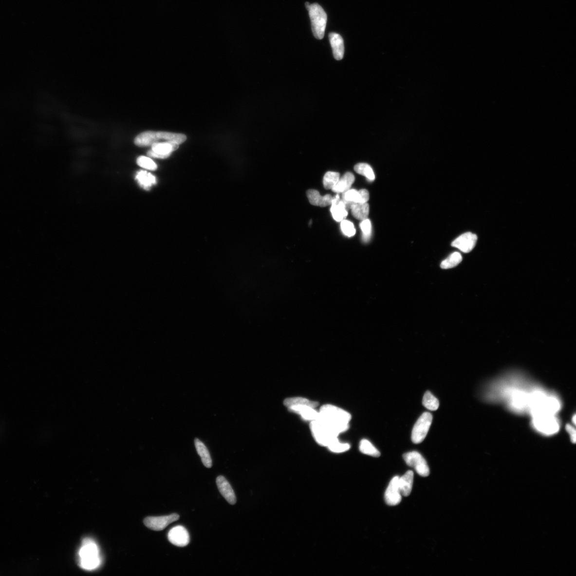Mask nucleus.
<instances>
[{
	"label": "nucleus",
	"mask_w": 576,
	"mask_h": 576,
	"mask_svg": "<svg viewBox=\"0 0 576 576\" xmlns=\"http://www.w3.org/2000/svg\"><path fill=\"white\" fill-rule=\"evenodd\" d=\"M351 418L349 412L332 405L322 406L318 411V419L338 434L349 428Z\"/></svg>",
	"instance_id": "1"
},
{
	"label": "nucleus",
	"mask_w": 576,
	"mask_h": 576,
	"mask_svg": "<svg viewBox=\"0 0 576 576\" xmlns=\"http://www.w3.org/2000/svg\"><path fill=\"white\" fill-rule=\"evenodd\" d=\"M161 140H164L166 142L180 145L186 141V136L182 133L146 131L139 134L136 137L135 144L138 147H149L159 143Z\"/></svg>",
	"instance_id": "2"
},
{
	"label": "nucleus",
	"mask_w": 576,
	"mask_h": 576,
	"mask_svg": "<svg viewBox=\"0 0 576 576\" xmlns=\"http://www.w3.org/2000/svg\"><path fill=\"white\" fill-rule=\"evenodd\" d=\"M305 6L309 12L313 34L316 38L321 40L325 33L327 15L318 3L306 2Z\"/></svg>",
	"instance_id": "3"
},
{
	"label": "nucleus",
	"mask_w": 576,
	"mask_h": 576,
	"mask_svg": "<svg viewBox=\"0 0 576 576\" xmlns=\"http://www.w3.org/2000/svg\"><path fill=\"white\" fill-rule=\"evenodd\" d=\"M80 567L87 570L97 568L100 564L98 547L91 539H85L79 551Z\"/></svg>",
	"instance_id": "4"
},
{
	"label": "nucleus",
	"mask_w": 576,
	"mask_h": 576,
	"mask_svg": "<svg viewBox=\"0 0 576 576\" xmlns=\"http://www.w3.org/2000/svg\"><path fill=\"white\" fill-rule=\"evenodd\" d=\"M310 429L313 438L320 446L328 447L338 440V434L319 419L311 422Z\"/></svg>",
	"instance_id": "5"
},
{
	"label": "nucleus",
	"mask_w": 576,
	"mask_h": 576,
	"mask_svg": "<svg viewBox=\"0 0 576 576\" xmlns=\"http://www.w3.org/2000/svg\"><path fill=\"white\" fill-rule=\"evenodd\" d=\"M532 417L534 428L542 434L553 435L560 428V423L556 415L544 414Z\"/></svg>",
	"instance_id": "6"
},
{
	"label": "nucleus",
	"mask_w": 576,
	"mask_h": 576,
	"mask_svg": "<svg viewBox=\"0 0 576 576\" xmlns=\"http://www.w3.org/2000/svg\"><path fill=\"white\" fill-rule=\"evenodd\" d=\"M432 420V415L429 412H424L418 418L413 427L411 434V440L413 443L421 444L426 439Z\"/></svg>",
	"instance_id": "7"
},
{
	"label": "nucleus",
	"mask_w": 576,
	"mask_h": 576,
	"mask_svg": "<svg viewBox=\"0 0 576 576\" xmlns=\"http://www.w3.org/2000/svg\"><path fill=\"white\" fill-rule=\"evenodd\" d=\"M404 460L408 466L414 468L416 472L421 477H427L429 474V468L427 462L420 453L412 451L406 453L404 456Z\"/></svg>",
	"instance_id": "8"
},
{
	"label": "nucleus",
	"mask_w": 576,
	"mask_h": 576,
	"mask_svg": "<svg viewBox=\"0 0 576 576\" xmlns=\"http://www.w3.org/2000/svg\"><path fill=\"white\" fill-rule=\"evenodd\" d=\"M180 519L178 514L174 513L169 516L162 517H149L145 518L144 523L149 529L154 531L164 530L167 525Z\"/></svg>",
	"instance_id": "9"
},
{
	"label": "nucleus",
	"mask_w": 576,
	"mask_h": 576,
	"mask_svg": "<svg viewBox=\"0 0 576 576\" xmlns=\"http://www.w3.org/2000/svg\"><path fill=\"white\" fill-rule=\"evenodd\" d=\"M369 193L366 189H362L357 191L354 189H350L342 194V201L344 203L346 209H350L352 204L366 203L369 200Z\"/></svg>",
	"instance_id": "10"
},
{
	"label": "nucleus",
	"mask_w": 576,
	"mask_h": 576,
	"mask_svg": "<svg viewBox=\"0 0 576 576\" xmlns=\"http://www.w3.org/2000/svg\"><path fill=\"white\" fill-rule=\"evenodd\" d=\"M478 240L477 235L467 232L457 238L451 245L464 253H468L474 249Z\"/></svg>",
	"instance_id": "11"
},
{
	"label": "nucleus",
	"mask_w": 576,
	"mask_h": 576,
	"mask_svg": "<svg viewBox=\"0 0 576 576\" xmlns=\"http://www.w3.org/2000/svg\"><path fill=\"white\" fill-rule=\"evenodd\" d=\"M399 477L396 476L391 480L385 491V500L390 506H396L401 502L402 495L399 487Z\"/></svg>",
	"instance_id": "12"
},
{
	"label": "nucleus",
	"mask_w": 576,
	"mask_h": 576,
	"mask_svg": "<svg viewBox=\"0 0 576 576\" xmlns=\"http://www.w3.org/2000/svg\"><path fill=\"white\" fill-rule=\"evenodd\" d=\"M167 538L171 544L178 547L186 546L189 542L188 531L182 525L172 528L167 535Z\"/></svg>",
	"instance_id": "13"
},
{
	"label": "nucleus",
	"mask_w": 576,
	"mask_h": 576,
	"mask_svg": "<svg viewBox=\"0 0 576 576\" xmlns=\"http://www.w3.org/2000/svg\"><path fill=\"white\" fill-rule=\"evenodd\" d=\"M216 483L221 494L229 504H236L237 502L236 495H235L231 485L226 478L223 476H219L217 478Z\"/></svg>",
	"instance_id": "14"
},
{
	"label": "nucleus",
	"mask_w": 576,
	"mask_h": 576,
	"mask_svg": "<svg viewBox=\"0 0 576 576\" xmlns=\"http://www.w3.org/2000/svg\"><path fill=\"white\" fill-rule=\"evenodd\" d=\"M330 42L333 49L334 58L338 60L344 57L345 48L343 38L338 33L332 32L329 35Z\"/></svg>",
	"instance_id": "15"
},
{
	"label": "nucleus",
	"mask_w": 576,
	"mask_h": 576,
	"mask_svg": "<svg viewBox=\"0 0 576 576\" xmlns=\"http://www.w3.org/2000/svg\"><path fill=\"white\" fill-rule=\"evenodd\" d=\"M307 196L311 204L320 207H326L331 205L334 198L329 194L322 196L320 193L315 189H309L307 192Z\"/></svg>",
	"instance_id": "16"
},
{
	"label": "nucleus",
	"mask_w": 576,
	"mask_h": 576,
	"mask_svg": "<svg viewBox=\"0 0 576 576\" xmlns=\"http://www.w3.org/2000/svg\"><path fill=\"white\" fill-rule=\"evenodd\" d=\"M290 412L297 413L300 415L304 420L312 422L316 420L318 417V411L315 408L312 407L301 405L294 406L288 408Z\"/></svg>",
	"instance_id": "17"
},
{
	"label": "nucleus",
	"mask_w": 576,
	"mask_h": 576,
	"mask_svg": "<svg viewBox=\"0 0 576 576\" xmlns=\"http://www.w3.org/2000/svg\"><path fill=\"white\" fill-rule=\"evenodd\" d=\"M331 211L334 219L336 222H342L348 215V210L342 200L340 199L339 194L334 198L331 204Z\"/></svg>",
	"instance_id": "18"
},
{
	"label": "nucleus",
	"mask_w": 576,
	"mask_h": 576,
	"mask_svg": "<svg viewBox=\"0 0 576 576\" xmlns=\"http://www.w3.org/2000/svg\"><path fill=\"white\" fill-rule=\"evenodd\" d=\"M355 181V177L351 172H346L332 189L334 193H343L348 191Z\"/></svg>",
	"instance_id": "19"
},
{
	"label": "nucleus",
	"mask_w": 576,
	"mask_h": 576,
	"mask_svg": "<svg viewBox=\"0 0 576 576\" xmlns=\"http://www.w3.org/2000/svg\"><path fill=\"white\" fill-rule=\"evenodd\" d=\"M413 482V472L407 471L399 479V487L402 496L407 497L411 493Z\"/></svg>",
	"instance_id": "20"
},
{
	"label": "nucleus",
	"mask_w": 576,
	"mask_h": 576,
	"mask_svg": "<svg viewBox=\"0 0 576 576\" xmlns=\"http://www.w3.org/2000/svg\"><path fill=\"white\" fill-rule=\"evenodd\" d=\"M350 209L352 215L356 219L361 221L367 219L369 214V205L367 203L352 204Z\"/></svg>",
	"instance_id": "21"
},
{
	"label": "nucleus",
	"mask_w": 576,
	"mask_h": 576,
	"mask_svg": "<svg viewBox=\"0 0 576 576\" xmlns=\"http://www.w3.org/2000/svg\"><path fill=\"white\" fill-rule=\"evenodd\" d=\"M194 443L198 454L200 456L204 466L207 468L211 467L212 460L208 448H206V446L203 442L198 439H195Z\"/></svg>",
	"instance_id": "22"
},
{
	"label": "nucleus",
	"mask_w": 576,
	"mask_h": 576,
	"mask_svg": "<svg viewBox=\"0 0 576 576\" xmlns=\"http://www.w3.org/2000/svg\"><path fill=\"white\" fill-rule=\"evenodd\" d=\"M179 145L168 142L155 143L152 145L153 152L163 155H170L173 151L177 150Z\"/></svg>",
	"instance_id": "23"
},
{
	"label": "nucleus",
	"mask_w": 576,
	"mask_h": 576,
	"mask_svg": "<svg viewBox=\"0 0 576 576\" xmlns=\"http://www.w3.org/2000/svg\"><path fill=\"white\" fill-rule=\"evenodd\" d=\"M283 404L288 409L290 407L297 406L306 405L316 408L318 406L316 401H313L301 397H294L284 400Z\"/></svg>",
	"instance_id": "24"
},
{
	"label": "nucleus",
	"mask_w": 576,
	"mask_h": 576,
	"mask_svg": "<svg viewBox=\"0 0 576 576\" xmlns=\"http://www.w3.org/2000/svg\"><path fill=\"white\" fill-rule=\"evenodd\" d=\"M136 180L142 187L149 190L156 183L155 177L147 171H141L137 173Z\"/></svg>",
	"instance_id": "25"
},
{
	"label": "nucleus",
	"mask_w": 576,
	"mask_h": 576,
	"mask_svg": "<svg viewBox=\"0 0 576 576\" xmlns=\"http://www.w3.org/2000/svg\"><path fill=\"white\" fill-rule=\"evenodd\" d=\"M359 449L363 454L367 455L374 457H378L380 456V453L376 447L370 441L366 439H363L361 441Z\"/></svg>",
	"instance_id": "26"
},
{
	"label": "nucleus",
	"mask_w": 576,
	"mask_h": 576,
	"mask_svg": "<svg viewBox=\"0 0 576 576\" xmlns=\"http://www.w3.org/2000/svg\"><path fill=\"white\" fill-rule=\"evenodd\" d=\"M462 260V255L460 253L455 252L441 262V267L443 269L454 268L460 264Z\"/></svg>",
	"instance_id": "27"
},
{
	"label": "nucleus",
	"mask_w": 576,
	"mask_h": 576,
	"mask_svg": "<svg viewBox=\"0 0 576 576\" xmlns=\"http://www.w3.org/2000/svg\"><path fill=\"white\" fill-rule=\"evenodd\" d=\"M354 170L359 174L365 176L369 181H373L375 176L371 166L365 163H360L356 165L354 167Z\"/></svg>",
	"instance_id": "28"
},
{
	"label": "nucleus",
	"mask_w": 576,
	"mask_h": 576,
	"mask_svg": "<svg viewBox=\"0 0 576 576\" xmlns=\"http://www.w3.org/2000/svg\"><path fill=\"white\" fill-rule=\"evenodd\" d=\"M423 405L427 409L435 411L439 407V401L431 393L427 391L423 397Z\"/></svg>",
	"instance_id": "29"
},
{
	"label": "nucleus",
	"mask_w": 576,
	"mask_h": 576,
	"mask_svg": "<svg viewBox=\"0 0 576 576\" xmlns=\"http://www.w3.org/2000/svg\"><path fill=\"white\" fill-rule=\"evenodd\" d=\"M340 178L338 172L328 171L324 175L323 180V186L326 189H332L337 184Z\"/></svg>",
	"instance_id": "30"
},
{
	"label": "nucleus",
	"mask_w": 576,
	"mask_h": 576,
	"mask_svg": "<svg viewBox=\"0 0 576 576\" xmlns=\"http://www.w3.org/2000/svg\"><path fill=\"white\" fill-rule=\"evenodd\" d=\"M360 226L363 233V240L365 242H369V240H370L372 236V226L371 222L368 219L362 221Z\"/></svg>",
	"instance_id": "31"
},
{
	"label": "nucleus",
	"mask_w": 576,
	"mask_h": 576,
	"mask_svg": "<svg viewBox=\"0 0 576 576\" xmlns=\"http://www.w3.org/2000/svg\"><path fill=\"white\" fill-rule=\"evenodd\" d=\"M351 448L349 444L340 443L339 439L328 446L329 450L333 452L341 453L348 451Z\"/></svg>",
	"instance_id": "32"
},
{
	"label": "nucleus",
	"mask_w": 576,
	"mask_h": 576,
	"mask_svg": "<svg viewBox=\"0 0 576 576\" xmlns=\"http://www.w3.org/2000/svg\"><path fill=\"white\" fill-rule=\"evenodd\" d=\"M137 162L138 165L144 168L150 170H155L157 169V165L155 164V162L152 159L145 157V156H140L137 159Z\"/></svg>",
	"instance_id": "33"
},
{
	"label": "nucleus",
	"mask_w": 576,
	"mask_h": 576,
	"mask_svg": "<svg viewBox=\"0 0 576 576\" xmlns=\"http://www.w3.org/2000/svg\"><path fill=\"white\" fill-rule=\"evenodd\" d=\"M340 222L341 229H342V231L345 236L348 237H353L356 233L353 223L349 221L344 220Z\"/></svg>",
	"instance_id": "34"
},
{
	"label": "nucleus",
	"mask_w": 576,
	"mask_h": 576,
	"mask_svg": "<svg viewBox=\"0 0 576 576\" xmlns=\"http://www.w3.org/2000/svg\"><path fill=\"white\" fill-rule=\"evenodd\" d=\"M566 429H567V432H568V433L570 436V437H571V439L573 441V443H575V442H576V430H575V429L573 427H572L571 426H570V425H567V426L566 427Z\"/></svg>",
	"instance_id": "35"
},
{
	"label": "nucleus",
	"mask_w": 576,
	"mask_h": 576,
	"mask_svg": "<svg viewBox=\"0 0 576 576\" xmlns=\"http://www.w3.org/2000/svg\"><path fill=\"white\" fill-rule=\"evenodd\" d=\"M148 155L149 156H150V157H153V158H160V159H166V158H168L169 156H170L169 155H163V154L156 153L153 152L152 150L149 151V152H148Z\"/></svg>",
	"instance_id": "36"
}]
</instances>
